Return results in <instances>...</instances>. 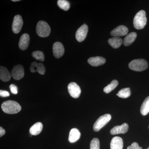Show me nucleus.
<instances>
[{"label": "nucleus", "mask_w": 149, "mask_h": 149, "mask_svg": "<svg viewBox=\"0 0 149 149\" xmlns=\"http://www.w3.org/2000/svg\"><path fill=\"white\" fill-rule=\"evenodd\" d=\"M137 36V33L135 32H131L126 35L123 40V44L125 46L130 45L136 40Z\"/></svg>", "instance_id": "nucleus-19"}, {"label": "nucleus", "mask_w": 149, "mask_h": 149, "mask_svg": "<svg viewBox=\"0 0 149 149\" xmlns=\"http://www.w3.org/2000/svg\"><path fill=\"white\" fill-rule=\"evenodd\" d=\"M38 63H37L36 62H33L31 63V66H30V71L32 72H37V67Z\"/></svg>", "instance_id": "nucleus-29"}, {"label": "nucleus", "mask_w": 149, "mask_h": 149, "mask_svg": "<svg viewBox=\"0 0 149 149\" xmlns=\"http://www.w3.org/2000/svg\"><path fill=\"white\" fill-rule=\"evenodd\" d=\"M36 32L40 37H47L50 34V27L46 22L40 21L37 24Z\"/></svg>", "instance_id": "nucleus-4"}, {"label": "nucleus", "mask_w": 149, "mask_h": 149, "mask_svg": "<svg viewBox=\"0 0 149 149\" xmlns=\"http://www.w3.org/2000/svg\"><path fill=\"white\" fill-rule=\"evenodd\" d=\"M32 55L33 58L37 60L40 61H44L45 60V55L41 51H35L32 53Z\"/></svg>", "instance_id": "nucleus-25"}, {"label": "nucleus", "mask_w": 149, "mask_h": 149, "mask_svg": "<svg viewBox=\"0 0 149 149\" xmlns=\"http://www.w3.org/2000/svg\"><path fill=\"white\" fill-rule=\"evenodd\" d=\"M127 149H142L141 147L139 146V144L136 142H133L131 146H129Z\"/></svg>", "instance_id": "nucleus-28"}, {"label": "nucleus", "mask_w": 149, "mask_h": 149, "mask_svg": "<svg viewBox=\"0 0 149 149\" xmlns=\"http://www.w3.org/2000/svg\"><path fill=\"white\" fill-rule=\"evenodd\" d=\"M68 89L70 95L72 97L76 99L80 97L81 93V89L77 83L74 82L69 83L68 86Z\"/></svg>", "instance_id": "nucleus-6"}, {"label": "nucleus", "mask_w": 149, "mask_h": 149, "mask_svg": "<svg viewBox=\"0 0 149 149\" xmlns=\"http://www.w3.org/2000/svg\"><path fill=\"white\" fill-rule=\"evenodd\" d=\"M10 89L11 92L13 94H17V88L16 85H14V84H11L9 87Z\"/></svg>", "instance_id": "nucleus-30"}, {"label": "nucleus", "mask_w": 149, "mask_h": 149, "mask_svg": "<svg viewBox=\"0 0 149 149\" xmlns=\"http://www.w3.org/2000/svg\"><path fill=\"white\" fill-rule=\"evenodd\" d=\"M6 133V131L4 129H3L2 127H0V137H1L2 136L5 135Z\"/></svg>", "instance_id": "nucleus-32"}, {"label": "nucleus", "mask_w": 149, "mask_h": 149, "mask_svg": "<svg viewBox=\"0 0 149 149\" xmlns=\"http://www.w3.org/2000/svg\"><path fill=\"white\" fill-rule=\"evenodd\" d=\"M146 149H149V147H148V148H147Z\"/></svg>", "instance_id": "nucleus-34"}, {"label": "nucleus", "mask_w": 149, "mask_h": 149, "mask_svg": "<svg viewBox=\"0 0 149 149\" xmlns=\"http://www.w3.org/2000/svg\"><path fill=\"white\" fill-rule=\"evenodd\" d=\"M43 129V125L42 123L37 122L32 125L29 129V133L33 136L39 135L42 132Z\"/></svg>", "instance_id": "nucleus-18"}, {"label": "nucleus", "mask_w": 149, "mask_h": 149, "mask_svg": "<svg viewBox=\"0 0 149 149\" xmlns=\"http://www.w3.org/2000/svg\"><path fill=\"white\" fill-rule=\"evenodd\" d=\"M128 32V28L124 25H120L116 27L111 32V35L113 37H119L127 35Z\"/></svg>", "instance_id": "nucleus-11"}, {"label": "nucleus", "mask_w": 149, "mask_h": 149, "mask_svg": "<svg viewBox=\"0 0 149 149\" xmlns=\"http://www.w3.org/2000/svg\"><path fill=\"white\" fill-rule=\"evenodd\" d=\"M128 124L126 123H124L121 125H117L112 128L110 130V133L113 135L124 134L128 131Z\"/></svg>", "instance_id": "nucleus-12"}, {"label": "nucleus", "mask_w": 149, "mask_h": 149, "mask_svg": "<svg viewBox=\"0 0 149 149\" xmlns=\"http://www.w3.org/2000/svg\"><path fill=\"white\" fill-rule=\"evenodd\" d=\"M23 24L22 17L19 15L14 17L12 24V30L14 33L18 34L20 32Z\"/></svg>", "instance_id": "nucleus-9"}, {"label": "nucleus", "mask_w": 149, "mask_h": 149, "mask_svg": "<svg viewBox=\"0 0 149 149\" xmlns=\"http://www.w3.org/2000/svg\"><path fill=\"white\" fill-rule=\"evenodd\" d=\"M88 31V27L86 24L82 25L78 28L75 34L76 40L78 42H83L87 37Z\"/></svg>", "instance_id": "nucleus-7"}, {"label": "nucleus", "mask_w": 149, "mask_h": 149, "mask_svg": "<svg viewBox=\"0 0 149 149\" xmlns=\"http://www.w3.org/2000/svg\"></svg>", "instance_id": "nucleus-35"}, {"label": "nucleus", "mask_w": 149, "mask_h": 149, "mask_svg": "<svg viewBox=\"0 0 149 149\" xmlns=\"http://www.w3.org/2000/svg\"><path fill=\"white\" fill-rule=\"evenodd\" d=\"M118 81L116 80H113L111 83L110 84H109L105 87L104 89V91L105 93H110L111 91H113L115 88H116L118 85Z\"/></svg>", "instance_id": "nucleus-23"}, {"label": "nucleus", "mask_w": 149, "mask_h": 149, "mask_svg": "<svg viewBox=\"0 0 149 149\" xmlns=\"http://www.w3.org/2000/svg\"><path fill=\"white\" fill-rule=\"evenodd\" d=\"M90 149H100V143L98 139L94 138L91 141Z\"/></svg>", "instance_id": "nucleus-26"}, {"label": "nucleus", "mask_w": 149, "mask_h": 149, "mask_svg": "<svg viewBox=\"0 0 149 149\" xmlns=\"http://www.w3.org/2000/svg\"><path fill=\"white\" fill-rule=\"evenodd\" d=\"M108 43L114 49L119 48L122 45L123 41L121 38L119 37H115L109 39Z\"/></svg>", "instance_id": "nucleus-20"}, {"label": "nucleus", "mask_w": 149, "mask_h": 149, "mask_svg": "<svg viewBox=\"0 0 149 149\" xmlns=\"http://www.w3.org/2000/svg\"><path fill=\"white\" fill-rule=\"evenodd\" d=\"M81 133L79 130L76 128H72L69 133L68 140L70 143H73L80 139Z\"/></svg>", "instance_id": "nucleus-16"}, {"label": "nucleus", "mask_w": 149, "mask_h": 149, "mask_svg": "<svg viewBox=\"0 0 149 149\" xmlns=\"http://www.w3.org/2000/svg\"><path fill=\"white\" fill-rule=\"evenodd\" d=\"M146 13L143 10H140L135 15L133 19V25L136 29H143L147 23Z\"/></svg>", "instance_id": "nucleus-2"}, {"label": "nucleus", "mask_w": 149, "mask_h": 149, "mask_svg": "<svg viewBox=\"0 0 149 149\" xmlns=\"http://www.w3.org/2000/svg\"><path fill=\"white\" fill-rule=\"evenodd\" d=\"M88 62L92 66H99L104 64L106 59L102 57H93L88 59Z\"/></svg>", "instance_id": "nucleus-14"}, {"label": "nucleus", "mask_w": 149, "mask_h": 149, "mask_svg": "<svg viewBox=\"0 0 149 149\" xmlns=\"http://www.w3.org/2000/svg\"><path fill=\"white\" fill-rule=\"evenodd\" d=\"M111 118L110 114H106L99 117L93 125V130L96 132H98L101 130L104 126L106 125Z\"/></svg>", "instance_id": "nucleus-5"}, {"label": "nucleus", "mask_w": 149, "mask_h": 149, "mask_svg": "<svg viewBox=\"0 0 149 149\" xmlns=\"http://www.w3.org/2000/svg\"><path fill=\"white\" fill-rule=\"evenodd\" d=\"M11 75L8 70L3 66L0 67V79L3 82H8L10 80Z\"/></svg>", "instance_id": "nucleus-17"}, {"label": "nucleus", "mask_w": 149, "mask_h": 149, "mask_svg": "<svg viewBox=\"0 0 149 149\" xmlns=\"http://www.w3.org/2000/svg\"><path fill=\"white\" fill-rule=\"evenodd\" d=\"M0 96L3 97H9L10 96V93L8 91L1 90L0 91Z\"/></svg>", "instance_id": "nucleus-31"}, {"label": "nucleus", "mask_w": 149, "mask_h": 149, "mask_svg": "<svg viewBox=\"0 0 149 149\" xmlns=\"http://www.w3.org/2000/svg\"><path fill=\"white\" fill-rule=\"evenodd\" d=\"M149 112V96L147 97L142 104L141 108V113L143 116H146Z\"/></svg>", "instance_id": "nucleus-21"}, {"label": "nucleus", "mask_w": 149, "mask_h": 149, "mask_svg": "<svg viewBox=\"0 0 149 149\" xmlns=\"http://www.w3.org/2000/svg\"><path fill=\"white\" fill-rule=\"evenodd\" d=\"M12 76L15 80H19L24 77V68L21 65H17L14 67L11 72Z\"/></svg>", "instance_id": "nucleus-8"}, {"label": "nucleus", "mask_w": 149, "mask_h": 149, "mask_svg": "<svg viewBox=\"0 0 149 149\" xmlns=\"http://www.w3.org/2000/svg\"><path fill=\"white\" fill-rule=\"evenodd\" d=\"M2 109L8 114H15L21 110V106L17 102L8 100L3 102L1 105Z\"/></svg>", "instance_id": "nucleus-1"}, {"label": "nucleus", "mask_w": 149, "mask_h": 149, "mask_svg": "<svg viewBox=\"0 0 149 149\" xmlns=\"http://www.w3.org/2000/svg\"><path fill=\"white\" fill-rule=\"evenodd\" d=\"M129 68L136 71H142L147 69L148 67V62L143 59L134 60L129 63Z\"/></svg>", "instance_id": "nucleus-3"}, {"label": "nucleus", "mask_w": 149, "mask_h": 149, "mask_svg": "<svg viewBox=\"0 0 149 149\" xmlns=\"http://www.w3.org/2000/svg\"><path fill=\"white\" fill-rule=\"evenodd\" d=\"M123 141L119 137H115L112 139L110 143L111 149H122L123 148Z\"/></svg>", "instance_id": "nucleus-15"}, {"label": "nucleus", "mask_w": 149, "mask_h": 149, "mask_svg": "<svg viewBox=\"0 0 149 149\" xmlns=\"http://www.w3.org/2000/svg\"><path fill=\"white\" fill-rule=\"evenodd\" d=\"M57 4L61 8L65 11L68 10L70 7L69 2L65 0H58V1Z\"/></svg>", "instance_id": "nucleus-24"}, {"label": "nucleus", "mask_w": 149, "mask_h": 149, "mask_svg": "<svg viewBox=\"0 0 149 149\" xmlns=\"http://www.w3.org/2000/svg\"><path fill=\"white\" fill-rule=\"evenodd\" d=\"M54 55L57 58H59L63 55L65 49L63 45L61 43L56 42L54 43L53 46Z\"/></svg>", "instance_id": "nucleus-10"}, {"label": "nucleus", "mask_w": 149, "mask_h": 149, "mask_svg": "<svg viewBox=\"0 0 149 149\" xmlns=\"http://www.w3.org/2000/svg\"><path fill=\"white\" fill-rule=\"evenodd\" d=\"M19 0H12V1L13 2H16V1H19Z\"/></svg>", "instance_id": "nucleus-33"}, {"label": "nucleus", "mask_w": 149, "mask_h": 149, "mask_svg": "<svg viewBox=\"0 0 149 149\" xmlns=\"http://www.w3.org/2000/svg\"><path fill=\"white\" fill-rule=\"evenodd\" d=\"M37 72H38L39 74L43 75L45 73V67L43 63H38L37 67Z\"/></svg>", "instance_id": "nucleus-27"}, {"label": "nucleus", "mask_w": 149, "mask_h": 149, "mask_svg": "<svg viewBox=\"0 0 149 149\" xmlns=\"http://www.w3.org/2000/svg\"><path fill=\"white\" fill-rule=\"evenodd\" d=\"M131 92L129 88H123L120 90L117 94V95L122 98H127L130 95Z\"/></svg>", "instance_id": "nucleus-22"}, {"label": "nucleus", "mask_w": 149, "mask_h": 149, "mask_svg": "<svg viewBox=\"0 0 149 149\" xmlns=\"http://www.w3.org/2000/svg\"><path fill=\"white\" fill-rule=\"evenodd\" d=\"M30 38L29 35L27 34H24L22 35L19 42V47L22 50L27 49L29 46Z\"/></svg>", "instance_id": "nucleus-13"}]
</instances>
